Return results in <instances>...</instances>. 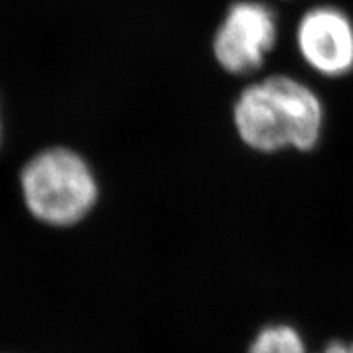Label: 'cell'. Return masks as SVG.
Returning <instances> with one entry per match:
<instances>
[{
  "label": "cell",
  "mask_w": 353,
  "mask_h": 353,
  "mask_svg": "<svg viewBox=\"0 0 353 353\" xmlns=\"http://www.w3.org/2000/svg\"><path fill=\"white\" fill-rule=\"evenodd\" d=\"M234 123L241 139L259 152L311 151L319 143L324 112L311 88L275 76L242 92L234 107Z\"/></svg>",
  "instance_id": "obj_1"
},
{
  "label": "cell",
  "mask_w": 353,
  "mask_h": 353,
  "mask_svg": "<svg viewBox=\"0 0 353 353\" xmlns=\"http://www.w3.org/2000/svg\"><path fill=\"white\" fill-rule=\"evenodd\" d=\"M21 192L26 208L50 226H72L90 213L99 187L90 167L69 149H48L21 172Z\"/></svg>",
  "instance_id": "obj_2"
},
{
  "label": "cell",
  "mask_w": 353,
  "mask_h": 353,
  "mask_svg": "<svg viewBox=\"0 0 353 353\" xmlns=\"http://www.w3.org/2000/svg\"><path fill=\"white\" fill-rule=\"evenodd\" d=\"M278 38L276 13L262 2L241 0L229 8L214 37V56L231 74H250L263 64Z\"/></svg>",
  "instance_id": "obj_3"
},
{
  "label": "cell",
  "mask_w": 353,
  "mask_h": 353,
  "mask_svg": "<svg viewBox=\"0 0 353 353\" xmlns=\"http://www.w3.org/2000/svg\"><path fill=\"white\" fill-rule=\"evenodd\" d=\"M299 54L324 77H343L353 69V23L334 7L304 13L296 30Z\"/></svg>",
  "instance_id": "obj_4"
},
{
  "label": "cell",
  "mask_w": 353,
  "mask_h": 353,
  "mask_svg": "<svg viewBox=\"0 0 353 353\" xmlns=\"http://www.w3.org/2000/svg\"><path fill=\"white\" fill-rule=\"evenodd\" d=\"M249 353H307L301 335L288 324L263 327L250 343Z\"/></svg>",
  "instance_id": "obj_5"
},
{
  "label": "cell",
  "mask_w": 353,
  "mask_h": 353,
  "mask_svg": "<svg viewBox=\"0 0 353 353\" xmlns=\"http://www.w3.org/2000/svg\"><path fill=\"white\" fill-rule=\"evenodd\" d=\"M322 353H347V343L342 341H334L322 350Z\"/></svg>",
  "instance_id": "obj_6"
},
{
  "label": "cell",
  "mask_w": 353,
  "mask_h": 353,
  "mask_svg": "<svg viewBox=\"0 0 353 353\" xmlns=\"http://www.w3.org/2000/svg\"><path fill=\"white\" fill-rule=\"evenodd\" d=\"M347 353H353V342L347 343Z\"/></svg>",
  "instance_id": "obj_7"
}]
</instances>
